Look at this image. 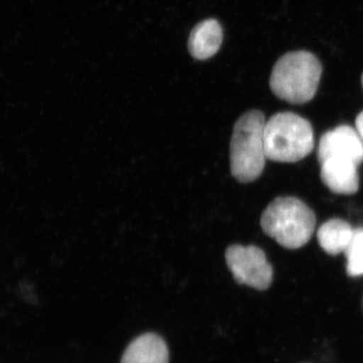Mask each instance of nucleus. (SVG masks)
I'll list each match as a JSON object with an SVG mask.
<instances>
[{
    "label": "nucleus",
    "instance_id": "f257e3e1",
    "mask_svg": "<svg viewBox=\"0 0 363 363\" xmlns=\"http://www.w3.org/2000/svg\"><path fill=\"white\" fill-rule=\"evenodd\" d=\"M262 112H245L236 121L230 143L231 174L240 183H250L262 175L266 164Z\"/></svg>",
    "mask_w": 363,
    "mask_h": 363
},
{
    "label": "nucleus",
    "instance_id": "f03ea898",
    "mask_svg": "<svg viewBox=\"0 0 363 363\" xmlns=\"http://www.w3.org/2000/svg\"><path fill=\"white\" fill-rule=\"evenodd\" d=\"M267 235L281 247L297 250L311 240L316 217L311 208L295 197H279L267 207L260 219Z\"/></svg>",
    "mask_w": 363,
    "mask_h": 363
},
{
    "label": "nucleus",
    "instance_id": "7ed1b4c3",
    "mask_svg": "<svg viewBox=\"0 0 363 363\" xmlns=\"http://www.w3.org/2000/svg\"><path fill=\"white\" fill-rule=\"evenodd\" d=\"M321 75V63L311 52H288L272 69L269 85L281 99L294 104H307L316 94Z\"/></svg>",
    "mask_w": 363,
    "mask_h": 363
},
{
    "label": "nucleus",
    "instance_id": "20e7f679",
    "mask_svg": "<svg viewBox=\"0 0 363 363\" xmlns=\"http://www.w3.org/2000/svg\"><path fill=\"white\" fill-rule=\"evenodd\" d=\"M264 147L267 157L271 161H301L314 149L311 123L292 112L276 114L264 126Z\"/></svg>",
    "mask_w": 363,
    "mask_h": 363
},
{
    "label": "nucleus",
    "instance_id": "39448f33",
    "mask_svg": "<svg viewBox=\"0 0 363 363\" xmlns=\"http://www.w3.org/2000/svg\"><path fill=\"white\" fill-rule=\"evenodd\" d=\"M225 259L234 279L240 285L257 290H266L272 285L274 271L259 247L233 245L227 248Z\"/></svg>",
    "mask_w": 363,
    "mask_h": 363
},
{
    "label": "nucleus",
    "instance_id": "423d86ee",
    "mask_svg": "<svg viewBox=\"0 0 363 363\" xmlns=\"http://www.w3.org/2000/svg\"><path fill=\"white\" fill-rule=\"evenodd\" d=\"M318 159L344 160L359 164L363 162V142L357 130L341 125L322 136Z\"/></svg>",
    "mask_w": 363,
    "mask_h": 363
},
{
    "label": "nucleus",
    "instance_id": "0eeeda50",
    "mask_svg": "<svg viewBox=\"0 0 363 363\" xmlns=\"http://www.w3.org/2000/svg\"><path fill=\"white\" fill-rule=\"evenodd\" d=\"M319 162L322 181L332 192L343 195L357 192L359 187L357 164L336 159L322 160Z\"/></svg>",
    "mask_w": 363,
    "mask_h": 363
},
{
    "label": "nucleus",
    "instance_id": "6e6552de",
    "mask_svg": "<svg viewBox=\"0 0 363 363\" xmlns=\"http://www.w3.org/2000/svg\"><path fill=\"white\" fill-rule=\"evenodd\" d=\"M169 350L164 339L154 333L138 336L124 351L121 363H169Z\"/></svg>",
    "mask_w": 363,
    "mask_h": 363
},
{
    "label": "nucleus",
    "instance_id": "1a4fd4ad",
    "mask_svg": "<svg viewBox=\"0 0 363 363\" xmlns=\"http://www.w3.org/2000/svg\"><path fill=\"white\" fill-rule=\"evenodd\" d=\"M223 30L216 20H206L198 23L189 38V51L198 60L213 57L220 49Z\"/></svg>",
    "mask_w": 363,
    "mask_h": 363
},
{
    "label": "nucleus",
    "instance_id": "9d476101",
    "mask_svg": "<svg viewBox=\"0 0 363 363\" xmlns=\"http://www.w3.org/2000/svg\"><path fill=\"white\" fill-rule=\"evenodd\" d=\"M354 234V229L342 219H331L318 230V241L325 252L336 255L345 252L350 247Z\"/></svg>",
    "mask_w": 363,
    "mask_h": 363
},
{
    "label": "nucleus",
    "instance_id": "9b49d317",
    "mask_svg": "<svg viewBox=\"0 0 363 363\" xmlns=\"http://www.w3.org/2000/svg\"><path fill=\"white\" fill-rule=\"evenodd\" d=\"M347 257V272L350 277L363 274V228L354 230L350 247L346 250Z\"/></svg>",
    "mask_w": 363,
    "mask_h": 363
},
{
    "label": "nucleus",
    "instance_id": "f8f14e48",
    "mask_svg": "<svg viewBox=\"0 0 363 363\" xmlns=\"http://www.w3.org/2000/svg\"><path fill=\"white\" fill-rule=\"evenodd\" d=\"M357 131L360 138H362L363 142V111L357 118Z\"/></svg>",
    "mask_w": 363,
    "mask_h": 363
},
{
    "label": "nucleus",
    "instance_id": "ddd939ff",
    "mask_svg": "<svg viewBox=\"0 0 363 363\" xmlns=\"http://www.w3.org/2000/svg\"><path fill=\"white\" fill-rule=\"evenodd\" d=\"M362 86H363V74H362Z\"/></svg>",
    "mask_w": 363,
    "mask_h": 363
}]
</instances>
